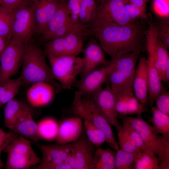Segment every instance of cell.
Wrapping results in <instances>:
<instances>
[{"instance_id": "cell-5", "label": "cell", "mask_w": 169, "mask_h": 169, "mask_svg": "<svg viewBox=\"0 0 169 169\" xmlns=\"http://www.w3.org/2000/svg\"><path fill=\"white\" fill-rule=\"evenodd\" d=\"M73 105L75 114L82 119L89 120L103 132L106 142L110 148H115L118 146L111 125L101 114L90 97L82 98L80 92L75 91Z\"/></svg>"}, {"instance_id": "cell-9", "label": "cell", "mask_w": 169, "mask_h": 169, "mask_svg": "<svg viewBox=\"0 0 169 169\" xmlns=\"http://www.w3.org/2000/svg\"><path fill=\"white\" fill-rule=\"evenodd\" d=\"M89 31L72 33L45 42L46 54L57 56H77L83 51V42L90 35Z\"/></svg>"}, {"instance_id": "cell-48", "label": "cell", "mask_w": 169, "mask_h": 169, "mask_svg": "<svg viewBox=\"0 0 169 169\" xmlns=\"http://www.w3.org/2000/svg\"><path fill=\"white\" fill-rule=\"evenodd\" d=\"M101 0H95L96 5L98 4Z\"/></svg>"}, {"instance_id": "cell-44", "label": "cell", "mask_w": 169, "mask_h": 169, "mask_svg": "<svg viewBox=\"0 0 169 169\" xmlns=\"http://www.w3.org/2000/svg\"><path fill=\"white\" fill-rule=\"evenodd\" d=\"M82 0H68L67 4L73 19L79 20L78 15Z\"/></svg>"}, {"instance_id": "cell-3", "label": "cell", "mask_w": 169, "mask_h": 169, "mask_svg": "<svg viewBox=\"0 0 169 169\" xmlns=\"http://www.w3.org/2000/svg\"><path fill=\"white\" fill-rule=\"evenodd\" d=\"M122 122L130 125L139 133L147 149L157 156L160 169H169V140L159 136L152 126L141 116L118 115Z\"/></svg>"}, {"instance_id": "cell-11", "label": "cell", "mask_w": 169, "mask_h": 169, "mask_svg": "<svg viewBox=\"0 0 169 169\" xmlns=\"http://www.w3.org/2000/svg\"><path fill=\"white\" fill-rule=\"evenodd\" d=\"M13 11L11 39L26 44L35 30V21L32 6L30 3Z\"/></svg>"}, {"instance_id": "cell-21", "label": "cell", "mask_w": 169, "mask_h": 169, "mask_svg": "<svg viewBox=\"0 0 169 169\" xmlns=\"http://www.w3.org/2000/svg\"><path fill=\"white\" fill-rule=\"evenodd\" d=\"M132 89L135 97L140 102L144 105L148 103V79L146 59L144 56L139 58L133 77Z\"/></svg>"}, {"instance_id": "cell-25", "label": "cell", "mask_w": 169, "mask_h": 169, "mask_svg": "<svg viewBox=\"0 0 169 169\" xmlns=\"http://www.w3.org/2000/svg\"><path fill=\"white\" fill-rule=\"evenodd\" d=\"M146 62L148 88V103L151 107L153 106L156 96L166 90L162 85L152 57L148 55Z\"/></svg>"}, {"instance_id": "cell-31", "label": "cell", "mask_w": 169, "mask_h": 169, "mask_svg": "<svg viewBox=\"0 0 169 169\" xmlns=\"http://www.w3.org/2000/svg\"><path fill=\"white\" fill-rule=\"evenodd\" d=\"M97 5L95 0H82L78 15V19L83 25L90 28L95 19Z\"/></svg>"}, {"instance_id": "cell-6", "label": "cell", "mask_w": 169, "mask_h": 169, "mask_svg": "<svg viewBox=\"0 0 169 169\" xmlns=\"http://www.w3.org/2000/svg\"><path fill=\"white\" fill-rule=\"evenodd\" d=\"M54 78L62 89L70 90L79 74L83 64V58L77 56L46 54Z\"/></svg>"}, {"instance_id": "cell-37", "label": "cell", "mask_w": 169, "mask_h": 169, "mask_svg": "<svg viewBox=\"0 0 169 169\" xmlns=\"http://www.w3.org/2000/svg\"><path fill=\"white\" fill-rule=\"evenodd\" d=\"M122 123V128L136 148L140 151L147 149L141 136L136 131L127 123Z\"/></svg>"}, {"instance_id": "cell-35", "label": "cell", "mask_w": 169, "mask_h": 169, "mask_svg": "<svg viewBox=\"0 0 169 169\" xmlns=\"http://www.w3.org/2000/svg\"><path fill=\"white\" fill-rule=\"evenodd\" d=\"M136 155L119 148L115 151V169H135Z\"/></svg>"}, {"instance_id": "cell-32", "label": "cell", "mask_w": 169, "mask_h": 169, "mask_svg": "<svg viewBox=\"0 0 169 169\" xmlns=\"http://www.w3.org/2000/svg\"><path fill=\"white\" fill-rule=\"evenodd\" d=\"M135 169H160L157 156L148 149L140 152L136 156Z\"/></svg>"}, {"instance_id": "cell-42", "label": "cell", "mask_w": 169, "mask_h": 169, "mask_svg": "<svg viewBox=\"0 0 169 169\" xmlns=\"http://www.w3.org/2000/svg\"><path fill=\"white\" fill-rule=\"evenodd\" d=\"M153 8L155 13L160 17L169 18V0H154Z\"/></svg>"}, {"instance_id": "cell-34", "label": "cell", "mask_w": 169, "mask_h": 169, "mask_svg": "<svg viewBox=\"0 0 169 169\" xmlns=\"http://www.w3.org/2000/svg\"><path fill=\"white\" fill-rule=\"evenodd\" d=\"M86 132V136L89 141L95 146L100 147L106 142V138L103 132L89 120L82 119Z\"/></svg>"}, {"instance_id": "cell-38", "label": "cell", "mask_w": 169, "mask_h": 169, "mask_svg": "<svg viewBox=\"0 0 169 169\" xmlns=\"http://www.w3.org/2000/svg\"><path fill=\"white\" fill-rule=\"evenodd\" d=\"M158 35L166 48L169 49V18H162L156 23Z\"/></svg>"}, {"instance_id": "cell-23", "label": "cell", "mask_w": 169, "mask_h": 169, "mask_svg": "<svg viewBox=\"0 0 169 169\" xmlns=\"http://www.w3.org/2000/svg\"><path fill=\"white\" fill-rule=\"evenodd\" d=\"M67 1L61 0L58 8L45 28L40 34L42 40L46 42L71 18Z\"/></svg>"}, {"instance_id": "cell-45", "label": "cell", "mask_w": 169, "mask_h": 169, "mask_svg": "<svg viewBox=\"0 0 169 169\" xmlns=\"http://www.w3.org/2000/svg\"><path fill=\"white\" fill-rule=\"evenodd\" d=\"M148 0H124V3L128 2L138 7L146 8Z\"/></svg>"}, {"instance_id": "cell-16", "label": "cell", "mask_w": 169, "mask_h": 169, "mask_svg": "<svg viewBox=\"0 0 169 169\" xmlns=\"http://www.w3.org/2000/svg\"><path fill=\"white\" fill-rule=\"evenodd\" d=\"M90 97L96 107L110 124L117 131L121 127L118 120V114L115 110V96L107 83Z\"/></svg>"}, {"instance_id": "cell-30", "label": "cell", "mask_w": 169, "mask_h": 169, "mask_svg": "<svg viewBox=\"0 0 169 169\" xmlns=\"http://www.w3.org/2000/svg\"><path fill=\"white\" fill-rule=\"evenodd\" d=\"M37 124V133L40 139L48 141L55 140L59 124L54 119L48 117L40 120Z\"/></svg>"}, {"instance_id": "cell-29", "label": "cell", "mask_w": 169, "mask_h": 169, "mask_svg": "<svg viewBox=\"0 0 169 169\" xmlns=\"http://www.w3.org/2000/svg\"><path fill=\"white\" fill-rule=\"evenodd\" d=\"M22 84L20 76L14 79L9 78L0 82V102L2 105L14 99Z\"/></svg>"}, {"instance_id": "cell-27", "label": "cell", "mask_w": 169, "mask_h": 169, "mask_svg": "<svg viewBox=\"0 0 169 169\" xmlns=\"http://www.w3.org/2000/svg\"><path fill=\"white\" fill-rule=\"evenodd\" d=\"M151 107L152 115L149 118V121L158 133L169 140V115L163 113L156 106Z\"/></svg>"}, {"instance_id": "cell-10", "label": "cell", "mask_w": 169, "mask_h": 169, "mask_svg": "<svg viewBox=\"0 0 169 169\" xmlns=\"http://www.w3.org/2000/svg\"><path fill=\"white\" fill-rule=\"evenodd\" d=\"M144 33L147 54L153 58L154 65L161 79L165 83V71L169 63V54L158 35L155 23L148 22Z\"/></svg>"}, {"instance_id": "cell-24", "label": "cell", "mask_w": 169, "mask_h": 169, "mask_svg": "<svg viewBox=\"0 0 169 169\" xmlns=\"http://www.w3.org/2000/svg\"><path fill=\"white\" fill-rule=\"evenodd\" d=\"M8 129L35 142L40 140L37 133V124L33 118L31 110L23 113Z\"/></svg>"}, {"instance_id": "cell-1", "label": "cell", "mask_w": 169, "mask_h": 169, "mask_svg": "<svg viewBox=\"0 0 169 169\" xmlns=\"http://www.w3.org/2000/svg\"><path fill=\"white\" fill-rule=\"evenodd\" d=\"M143 21L123 25L91 27L90 35L112 59H116L131 52L141 54L146 42L145 24Z\"/></svg>"}, {"instance_id": "cell-26", "label": "cell", "mask_w": 169, "mask_h": 169, "mask_svg": "<svg viewBox=\"0 0 169 169\" xmlns=\"http://www.w3.org/2000/svg\"><path fill=\"white\" fill-rule=\"evenodd\" d=\"M115 151L111 148H98L94 152L90 169H115Z\"/></svg>"}, {"instance_id": "cell-33", "label": "cell", "mask_w": 169, "mask_h": 169, "mask_svg": "<svg viewBox=\"0 0 169 169\" xmlns=\"http://www.w3.org/2000/svg\"><path fill=\"white\" fill-rule=\"evenodd\" d=\"M14 11L0 5V35L9 41L12 38Z\"/></svg>"}, {"instance_id": "cell-43", "label": "cell", "mask_w": 169, "mask_h": 169, "mask_svg": "<svg viewBox=\"0 0 169 169\" xmlns=\"http://www.w3.org/2000/svg\"><path fill=\"white\" fill-rule=\"evenodd\" d=\"M31 1V0H2L0 5L13 10L30 4Z\"/></svg>"}, {"instance_id": "cell-2", "label": "cell", "mask_w": 169, "mask_h": 169, "mask_svg": "<svg viewBox=\"0 0 169 169\" xmlns=\"http://www.w3.org/2000/svg\"><path fill=\"white\" fill-rule=\"evenodd\" d=\"M46 56L44 50L34 44H27L19 76L23 84L46 82L52 85L56 92H59L61 87L54 78L50 68L46 63Z\"/></svg>"}, {"instance_id": "cell-22", "label": "cell", "mask_w": 169, "mask_h": 169, "mask_svg": "<svg viewBox=\"0 0 169 169\" xmlns=\"http://www.w3.org/2000/svg\"><path fill=\"white\" fill-rule=\"evenodd\" d=\"M115 95V110L118 115H141L146 111L145 105L138 100L133 90Z\"/></svg>"}, {"instance_id": "cell-40", "label": "cell", "mask_w": 169, "mask_h": 169, "mask_svg": "<svg viewBox=\"0 0 169 169\" xmlns=\"http://www.w3.org/2000/svg\"><path fill=\"white\" fill-rule=\"evenodd\" d=\"M156 107L160 111L169 115V92L165 90L157 95L154 100Z\"/></svg>"}, {"instance_id": "cell-18", "label": "cell", "mask_w": 169, "mask_h": 169, "mask_svg": "<svg viewBox=\"0 0 169 169\" xmlns=\"http://www.w3.org/2000/svg\"><path fill=\"white\" fill-rule=\"evenodd\" d=\"M96 41L94 39H91L83 49V64L79 74L81 78L99 66L106 65L109 62V61L105 58L103 50Z\"/></svg>"}, {"instance_id": "cell-13", "label": "cell", "mask_w": 169, "mask_h": 169, "mask_svg": "<svg viewBox=\"0 0 169 169\" xmlns=\"http://www.w3.org/2000/svg\"><path fill=\"white\" fill-rule=\"evenodd\" d=\"M42 155L41 162L37 169H66V163L70 156L72 142L65 144H38Z\"/></svg>"}, {"instance_id": "cell-51", "label": "cell", "mask_w": 169, "mask_h": 169, "mask_svg": "<svg viewBox=\"0 0 169 169\" xmlns=\"http://www.w3.org/2000/svg\"><path fill=\"white\" fill-rule=\"evenodd\" d=\"M2 105V104H1V103L0 102V107H1Z\"/></svg>"}, {"instance_id": "cell-14", "label": "cell", "mask_w": 169, "mask_h": 169, "mask_svg": "<svg viewBox=\"0 0 169 169\" xmlns=\"http://www.w3.org/2000/svg\"><path fill=\"white\" fill-rule=\"evenodd\" d=\"M83 133L72 142L71 154L66 163V169H90L95 146Z\"/></svg>"}, {"instance_id": "cell-28", "label": "cell", "mask_w": 169, "mask_h": 169, "mask_svg": "<svg viewBox=\"0 0 169 169\" xmlns=\"http://www.w3.org/2000/svg\"><path fill=\"white\" fill-rule=\"evenodd\" d=\"M27 105L13 99L8 102L4 109V125L9 128L24 112L30 110Z\"/></svg>"}, {"instance_id": "cell-7", "label": "cell", "mask_w": 169, "mask_h": 169, "mask_svg": "<svg viewBox=\"0 0 169 169\" xmlns=\"http://www.w3.org/2000/svg\"><path fill=\"white\" fill-rule=\"evenodd\" d=\"M4 151L7 154L6 169H27L42 162L33 149L30 141L21 135Z\"/></svg>"}, {"instance_id": "cell-19", "label": "cell", "mask_w": 169, "mask_h": 169, "mask_svg": "<svg viewBox=\"0 0 169 169\" xmlns=\"http://www.w3.org/2000/svg\"><path fill=\"white\" fill-rule=\"evenodd\" d=\"M83 122L79 116L67 118L59 124L55 141L59 144H65L77 140L83 133Z\"/></svg>"}, {"instance_id": "cell-50", "label": "cell", "mask_w": 169, "mask_h": 169, "mask_svg": "<svg viewBox=\"0 0 169 169\" xmlns=\"http://www.w3.org/2000/svg\"><path fill=\"white\" fill-rule=\"evenodd\" d=\"M61 0L64 1H68V0Z\"/></svg>"}, {"instance_id": "cell-8", "label": "cell", "mask_w": 169, "mask_h": 169, "mask_svg": "<svg viewBox=\"0 0 169 169\" xmlns=\"http://www.w3.org/2000/svg\"><path fill=\"white\" fill-rule=\"evenodd\" d=\"M136 21L128 15L124 0H101L97 5L96 17L91 27L123 25Z\"/></svg>"}, {"instance_id": "cell-20", "label": "cell", "mask_w": 169, "mask_h": 169, "mask_svg": "<svg viewBox=\"0 0 169 169\" xmlns=\"http://www.w3.org/2000/svg\"><path fill=\"white\" fill-rule=\"evenodd\" d=\"M56 92L50 84L44 82L33 83L26 93L27 100L34 107H39L49 104L53 100Z\"/></svg>"}, {"instance_id": "cell-47", "label": "cell", "mask_w": 169, "mask_h": 169, "mask_svg": "<svg viewBox=\"0 0 169 169\" xmlns=\"http://www.w3.org/2000/svg\"><path fill=\"white\" fill-rule=\"evenodd\" d=\"M1 154H0V169H2L3 167H5L3 162L2 161L0 157Z\"/></svg>"}, {"instance_id": "cell-12", "label": "cell", "mask_w": 169, "mask_h": 169, "mask_svg": "<svg viewBox=\"0 0 169 169\" xmlns=\"http://www.w3.org/2000/svg\"><path fill=\"white\" fill-rule=\"evenodd\" d=\"M26 44L11 39L0 57V82L18 72L22 64Z\"/></svg>"}, {"instance_id": "cell-4", "label": "cell", "mask_w": 169, "mask_h": 169, "mask_svg": "<svg viewBox=\"0 0 169 169\" xmlns=\"http://www.w3.org/2000/svg\"><path fill=\"white\" fill-rule=\"evenodd\" d=\"M140 55L138 53L131 52L116 59H111L114 62V65L107 81L115 95L133 90V77Z\"/></svg>"}, {"instance_id": "cell-36", "label": "cell", "mask_w": 169, "mask_h": 169, "mask_svg": "<svg viewBox=\"0 0 169 169\" xmlns=\"http://www.w3.org/2000/svg\"><path fill=\"white\" fill-rule=\"evenodd\" d=\"M118 143L119 148L125 151L137 155L140 151L131 140L121 127L117 131Z\"/></svg>"}, {"instance_id": "cell-17", "label": "cell", "mask_w": 169, "mask_h": 169, "mask_svg": "<svg viewBox=\"0 0 169 169\" xmlns=\"http://www.w3.org/2000/svg\"><path fill=\"white\" fill-rule=\"evenodd\" d=\"M60 0H31L35 21V32L41 34L56 11Z\"/></svg>"}, {"instance_id": "cell-41", "label": "cell", "mask_w": 169, "mask_h": 169, "mask_svg": "<svg viewBox=\"0 0 169 169\" xmlns=\"http://www.w3.org/2000/svg\"><path fill=\"white\" fill-rule=\"evenodd\" d=\"M19 136L12 131L7 132L0 128V154Z\"/></svg>"}, {"instance_id": "cell-15", "label": "cell", "mask_w": 169, "mask_h": 169, "mask_svg": "<svg viewBox=\"0 0 169 169\" xmlns=\"http://www.w3.org/2000/svg\"><path fill=\"white\" fill-rule=\"evenodd\" d=\"M114 65V62L111 59L106 65L95 69L80 80L76 81V86L82 96H90L101 89L102 85L107 81Z\"/></svg>"}, {"instance_id": "cell-49", "label": "cell", "mask_w": 169, "mask_h": 169, "mask_svg": "<svg viewBox=\"0 0 169 169\" xmlns=\"http://www.w3.org/2000/svg\"><path fill=\"white\" fill-rule=\"evenodd\" d=\"M1 2H2V0H0V5L1 4Z\"/></svg>"}, {"instance_id": "cell-46", "label": "cell", "mask_w": 169, "mask_h": 169, "mask_svg": "<svg viewBox=\"0 0 169 169\" xmlns=\"http://www.w3.org/2000/svg\"><path fill=\"white\" fill-rule=\"evenodd\" d=\"M10 41L0 35V57Z\"/></svg>"}, {"instance_id": "cell-39", "label": "cell", "mask_w": 169, "mask_h": 169, "mask_svg": "<svg viewBox=\"0 0 169 169\" xmlns=\"http://www.w3.org/2000/svg\"><path fill=\"white\" fill-rule=\"evenodd\" d=\"M125 7L130 18L133 21L147 18L146 8H141L134 6L128 2L124 3Z\"/></svg>"}]
</instances>
